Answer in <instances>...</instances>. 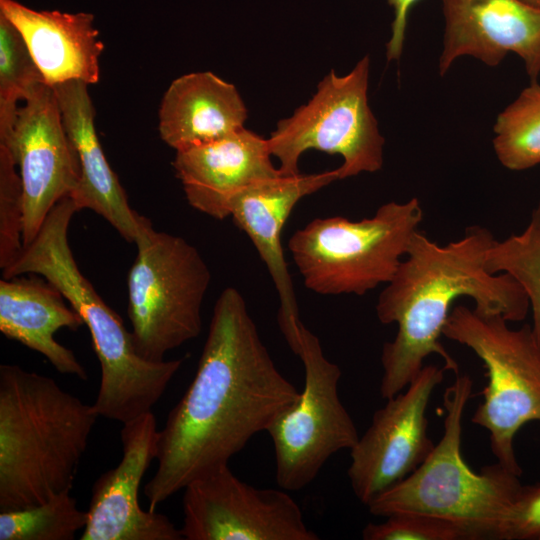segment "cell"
Wrapping results in <instances>:
<instances>
[{
  "mask_svg": "<svg viewBox=\"0 0 540 540\" xmlns=\"http://www.w3.org/2000/svg\"><path fill=\"white\" fill-rule=\"evenodd\" d=\"M299 395L274 364L242 294L225 288L195 376L159 430L158 466L144 487L149 510L228 464Z\"/></svg>",
  "mask_w": 540,
  "mask_h": 540,
  "instance_id": "cell-1",
  "label": "cell"
},
{
  "mask_svg": "<svg viewBox=\"0 0 540 540\" xmlns=\"http://www.w3.org/2000/svg\"><path fill=\"white\" fill-rule=\"evenodd\" d=\"M496 239L482 226L439 245L417 231L395 275L380 293L376 313L383 324L397 323L391 342L381 354L380 394L389 399L403 391L431 354L444 361L445 370L459 374L456 360L441 344L443 328L453 303L467 296L474 309L508 322L523 320L530 308L522 287L508 274H492L486 256Z\"/></svg>",
  "mask_w": 540,
  "mask_h": 540,
  "instance_id": "cell-2",
  "label": "cell"
},
{
  "mask_svg": "<svg viewBox=\"0 0 540 540\" xmlns=\"http://www.w3.org/2000/svg\"><path fill=\"white\" fill-rule=\"evenodd\" d=\"M99 417L51 377L0 366V512L71 490Z\"/></svg>",
  "mask_w": 540,
  "mask_h": 540,
  "instance_id": "cell-3",
  "label": "cell"
},
{
  "mask_svg": "<svg viewBox=\"0 0 540 540\" xmlns=\"http://www.w3.org/2000/svg\"><path fill=\"white\" fill-rule=\"evenodd\" d=\"M78 211L70 196L62 198L36 237L2 271L3 278L35 274L62 293L87 326L100 363V385L93 406L99 416L124 424L151 411L184 359L155 362L138 354L131 332L98 295L74 259L68 229Z\"/></svg>",
  "mask_w": 540,
  "mask_h": 540,
  "instance_id": "cell-4",
  "label": "cell"
},
{
  "mask_svg": "<svg viewBox=\"0 0 540 540\" xmlns=\"http://www.w3.org/2000/svg\"><path fill=\"white\" fill-rule=\"evenodd\" d=\"M472 387L470 376L456 375L443 396L446 414L441 440L410 475L368 505L371 514L430 515L454 523L465 540H499L522 483L519 475L499 462L483 467L479 473L465 462L461 453L462 420Z\"/></svg>",
  "mask_w": 540,
  "mask_h": 540,
  "instance_id": "cell-5",
  "label": "cell"
},
{
  "mask_svg": "<svg viewBox=\"0 0 540 540\" xmlns=\"http://www.w3.org/2000/svg\"><path fill=\"white\" fill-rule=\"evenodd\" d=\"M419 200L381 205L371 218H316L297 230L288 249L309 290L364 295L387 284L419 230Z\"/></svg>",
  "mask_w": 540,
  "mask_h": 540,
  "instance_id": "cell-6",
  "label": "cell"
},
{
  "mask_svg": "<svg viewBox=\"0 0 540 540\" xmlns=\"http://www.w3.org/2000/svg\"><path fill=\"white\" fill-rule=\"evenodd\" d=\"M137 256L128 279V316L139 355H165L199 336L201 307L211 273L198 249L184 238L156 231L140 216Z\"/></svg>",
  "mask_w": 540,
  "mask_h": 540,
  "instance_id": "cell-7",
  "label": "cell"
},
{
  "mask_svg": "<svg viewBox=\"0 0 540 540\" xmlns=\"http://www.w3.org/2000/svg\"><path fill=\"white\" fill-rule=\"evenodd\" d=\"M443 336L467 346L484 363L488 382L472 422L489 432L497 462L520 476L514 437L526 423L540 421V347L531 326L513 329L501 316L457 305Z\"/></svg>",
  "mask_w": 540,
  "mask_h": 540,
  "instance_id": "cell-8",
  "label": "cell"
},
{
  "mask_svg": "<svg viewBox=\"0 0 540 540\" xmlns=\"http://www.w3.org/2000/svg\"><path fill=\"white\" fill-rule=\"evenodd\" d=\"M369 65L366 55L344 76L332 69L305 105L278 122L267 140L282 175L299 174V158L311 149L343 157L339 179L382 168L384 138L368 105Z\"/></svg>",
  "mask_w": 540,
  "mask_h": 540,
  "instance_id": "cell-9",
  "label": "cell"
},
{
  "mask_svg": "<svg viewBox=\"0 0 540 540\" xmlns=\"http://www.w3.org/2000/svg\"><path fill=\"white\" fill-rule=\"evenodd\" d=\"M292 351L302 360L304 387L266 432L274 446L277 484L298 491L316 478L333 454L352 449L359 435L338 395L339 366L325 357L319 339L301 320Z\"/></svg>",
  "mask_w": 540,
  "mask_h": 540,
  "instance_id": "cell-10",
  "label": "cell"
},
{
  "mask_svg": "<svg viewBox=\"0 0 540 540\" xmlns=\"http://www.w3.org/2000/svg\"><path fill=\"white\" fill-rule=\"evenodd\" d=\"M186 540H317L284 489L249 485L221 465L184 488Z\"/></svg>",
  "mask_w": 540,
  "mask_h": 540,
  "instance_id": "cell-11",
  "label": "cell"
},
{
  "mask_svg": "<svg viewBox=\"0 0 540 540\" xmlns=\"http://www.w3.org/2000/svg\"><path fill=\"white\" fill-rule=\"evenodd\" d=\"M445 368L423 366L417 376L378 409L366 432L350 449L347 474L355 496L368 506L410 475L433 450L427 407Z\"/></svg>",
  "mask_w": 540,
  "mask_h": 540,
  "instance_id": "cell-12",
  "label": "cell"
},
{
  "mask_svg": "<svg viewBox=\"0 0 540 540\" xmlns=\"http://www.w3.org/2000/svg\"><path fill=\"white\" fill-rule=\"evenodd\" d=\"M24 101L11 131L0 137V144L8 148L19 168L26 246L36 237L53 207L74 191L80 166L53 87L42 83Z\"/></svg>",
  "mask_w": 540,
  "mask_h": 540,
  "instance_id": "cell-13",
  "label": "cell"
},
{
  "mask_svg": "<svg viewBox=\"0 0 540 540\" xmlns=\"http://www.w3.org/2000/svg\"><path fill=\"white\" fill-rule=\"evenodd\" d=\"M156 418L150 411L121 429L119 464L94 482L81 540H182L180 529L156 511L139 504L143 476L157 456Z\"/></svg>",
  "mask_w": 540,
  "mask_h": 540,
  "instance_id": "cell-14",
  "label": "cell"
},
{
  "mask_svg": "<svg viewBox=\"0 0 540 540\" xmlns=\"http://www.w3.org/2000/svg\"><path fill=\"white\" fill-rule=\"evenodd\" d=\"M445 34L439 72L460 56L497 66L509 52L525 64L531 82L540 75V8L522 0H442Z\"/></svg>",
  "mask_w": 540,
  "mask_h": 540,
  "instance_id": "cell-15",
  "label": "cell"
},
{
  "mask_svg": "<svg viewBox=\"0 0 540 540\" xmlns=\"http://www.w3.org/2000/svg\"><path fill=\"white\" fill-rule=\"evenodd\" d=\"M336 180H339L337 169L279 175L246 187L229 205L235 225L248 235L274 282L280 299L278 324L286 340L295 336L300 318L281 232L299 200Z\"/></svg>",
  "mask_w": 540,
  "mask_h": 540,
  "instance_id": "cell-16",
  "label": "cell"
},
{
  "mask_svg": "<svg viewBox=\"0 0 540 540\" xmlns=\"http://www.w3.org/2000/svg\"><path fill=\"white\" fill-rule=\"evenodd\" d=\"M268 140L245 127L216 141L176 151L173 167L191 207L218 220L232 198L261 180L282 175Z\"/></svg>",
  "mask_w": 540,
  "mask_h": 540,
  "instance_id": "cell-17",
  "label": "cell"
},
{
  "mask_svg": "<svg viewBox=\"0 0 540 540\" xmlns=\"http://www.w3.org/2000/svg\"><path fill=\"white\" fill-rule=\"evenodd\" d=\"M87 86V83L79 80L52 86L80 166L78 184L69 196L79 210L94 211L125 240L135 242L141 215L130 207L126 193L102 150Z\"/></svg>",
  "mask_w": 540,
  "mask_h": 540,
  "instance_id": "cell-18",
  "label": "cell"
},
{
  "mask_svg": "<svg viewBox=\"0 0 540 540\" xmlns=\"http://www.w3.org/2000/svg\"><path fill=\"white\" fill-rule=\"evenodd\" d=\"M0 12L23 36L48 85L98 82L104 44L98 39L93 14L37 11L15 0H0Z\"/></svg>",
  "mask_w": 540,
  "mask_h": 540,
  "instance_id": "cell-19",
  "label": "cell"
},
{
  "mask_svg": "<svg viewBox=\"0 0 540 540\" xmlns=\"http://www.w3.org/2000/svg\"><path fill=\"white\" fill-rule=\"evenodd\" d=\"M65 301L62 293L44 278L2 277L0 331L43 355L58 372L86 380V369L73 351L54 337L60 329L77 330L84 324Z\"/></svg>",
  "mask_w": 540,
  "mask_h": 540,
  "instance_id": "cell-20",
  "label": "cell"
},
{
  "mask_svg": "<svg viewBox=\"0 0 540 540\" xmlns=\"http://www.w3.org/2000/svg\"><path fill=\"white\" fill-rule=\"evenodd\" d=\"M247 108L236 87L212 72L176 78L159 109V133L176 151L204 145L243 129Z\"/></svg>",
  "mask_w": 540,
  "mask_h": 540,
  "instance_id": "cell-21",
  "label": "cell"
},
{
  "mask_svg": "<svg viewBox=\"0 0 540 540\" xmlns=\"http://www.w3.org/2000/svg\"><path fill=\"white\" fill-rule=\"evenodd\" d=\"M494 151L514 171L540 164V85L532 81L497 117Z\"/></svg>",
  "mask_w": 540,
  "mask_h": 540,
  "instance_id": "cell-22",
  "label": "cell"
},
{
  "mask_svg": "<svg viewBox=\"0 0 540 540\" xmlns=\"http://www.w3.org/2000/svg\"><path fill=\"white\" fill-rule=\"evenodd\" d=\"M486 268L492 274L510 275L522 287L532 309V333L540 347V201L520 234L494 241L487 252Z\"/></svg>",
  "mask_w": 540,
  "mask_h": 540,
  "instance_id": "cell-23",
  "label": "cell"
},
{
  "mask_svg": "<svg viewBox=\"0 0 540 540\" xmlns=\"http://www.w3.org/2000/svg\"><path fill=\"white\" fill-rule=\"evenodd\" d=\"M65 490L46 502L0 513V540H72L86 527L87 511Z\"/></svg>",
  "mask_w": 540,
  "mask_h": 540,
  "instance_id": "cell-24",
  "label": "cell"
},
{
  "mask_svg": "<svg viewBox=\"0 0 540 540\" xmlns=\"http://www.w3.org/2000/svg\"><path fill=\"white\" fill-rule=\"evenodd\" d=\"M46 83L16 26L0 12V137L16 120L17 102Z\"/></svg>",
  "mask_w": 540,
  "mask_h": 540,
  "instance_id": "cell-25",
  "label": "cell"
},
{
  "mask_svg": "<svg viewBox=\"0 0 540 540\" xmlns=\"http://www.w3.org/2000/svg\"><path fill=\"white\" fill-rule=\"evenodd\" d=\"M16 163L0 144V268L12 265L23 250L24 199Z\"/></svg>",
  "mask_w": 540,
  "mask_h": 540,
  "instance_id": "cell-26",
  "label": "cell"
},
{
  "mask_svg": "<svg viewBox=\"0 0 540 540\" xmlns=\"http://www.w3.org/2000/svg\"><path fill=\"white\" fill-rule=\"evenodd\" d=\"M364 540H465L454 523L419 513H395L381 523H369L362 531Z\"/></svg>",
  "mask_w": 540,
  "mask_h": 540,
  "instance_id": "cell-27",
  "label": "cell"
},
{
  "mask_svg": "<svg viewBox=\"0 0 540 540\" xmlns=\"http://www.w3.org/2000/svg\"><path fill=\"white\" fill-rule=\"evenodd\" d=\"M499 540H540V481L522 484L502 524Z\"/></svg>",
  "mask_w": 540,
  "mask_h": 540,
  "instance_id": "cell-28",
  "label": "cell"
},
{
  "mask_svg": "<svg viewBox=\"0 0 540 540\" xmlns=\"http://www.w3.org/2000/svg\"><path fill=\"white\" fill-rule=\"evenodd\" d=\"M419 0H388L394 9V20L391 28V38L387 43V60H397L400 58L405 38L408 15L411 7Z\"/></svg>",
  "mask_w": 540,
  "mask_h": 540,
  "instance_id": "cell-29",
  "label": "cell"
},
{
  "mask_svg": "<svg viewBox=\"0 0 540 540\" xmlns=\"http://www.w3.org/2000/svg\"><path fill=\"white\" fill-rule=\"evenodd\" d=\"M522 1L540 8V0H522Z\"/></svg>",
  "mask_w": 540,
  "mask_h": 540,
  "instance_id": "cell-30",
  "label": "cell"
}]
</instances>
